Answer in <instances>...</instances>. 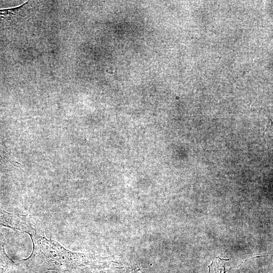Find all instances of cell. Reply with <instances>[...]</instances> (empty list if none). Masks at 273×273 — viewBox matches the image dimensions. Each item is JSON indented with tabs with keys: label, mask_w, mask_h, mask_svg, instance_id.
<instances>
[{
	"label": "cell",
	"mask_w": 273,
	"mask_h": 273,
	"mask_svg": "<svg viewBox=\"0 0 273 273\" xmlns=\"http://www.w3.org/2000/svg\"><path fill=\"white\" fill-rule=\"evenodd\" d=\"M28 235L33 243L32 252L26 259L16 262L26 273H88L119 264L112 256L73 252L36 232Z\"/></svg>",
	"instance_id": "cell-1"
},
{
	"label": "cell",
	"mask_w": 273,
	"mask_h": 273,
	"mask_svg": "<svg viewBox=\"0 0 273 273\" xmlns=\"http://www.w3.org/2000/svg\"><path fill=\"white\" fill-rule=\"evenodd\" d=\"M229 259L216 257L208 266L209 273H226L229 269L227 264Z\"/></svg>",
	"instance_id": "cell-2"
},
{
	"label": "cell",
	"mask_w": 273,
	"mask_h": 273,
	"mask_svg": "<svg viewBox=\"0 0 273 273\" xmlns=\"http://www.w3.org/2000/svg\"><path fill=\"white\" fill-rule=\"evenodd\" d=\"M27 3L28 2L16 8L0 10V21L6 20L8 18L10 19L16 16L20 11L23 6Z\"/></svg>",
	"instance_id": "cell-3"
},
{
	"label": "cell",
	"mask_w": 273,
	"mask_h": 273,
	"mask_svg": "<svg viewBox=\"0 0 273 273\" xmlns=\"http://www.w3.org/2000/svg\"><path fill=\"white\" fill-rule=\"evenodd\" d=\"M135 270L128 266L112 267L101 270L88 273H134Z\"/></svg>",
	"instance_id": "cell-4"
},
{
	"label": "cell",
	"mask_w": 273,
	"mask_h": 273,
	"mask_svg": "<svg viewBox=\"0 0 273 273\" xmlns=\"http://www.w3.org/2000/svg\"><path fill=\"white\" fill-rule=\"evenodd\" d=\"M7 270V269H6ZM2 271L1 273H26L16 262L15 264L11 266L8 270Z\"/></svg>",
	"instance_id": "cell-5"
},
{
	"label": "cell",
	"mask_w": 273,
	"mask_h": 273,
	"mask_svg": "<svg viewBox=\"0 0 273 273\" xmlns=\"http://www.w3.org/2000/svg\"><path fill=\"white\" fill-rule=\"evenodd\" d=\"M135 273H138V272H135ZM140 273H144V272H140Z\"/></svg>",
	"instance_id": "cell-6"
}]
</instances>
